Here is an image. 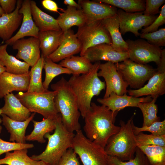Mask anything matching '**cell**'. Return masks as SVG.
Returning a JSON list of instances; mask_svg holds the SVG:
<instances>
[{
	"instance_id": "obj_1",
	"label": "cell",
	"mask_w": 165,
	"mask_h": 165,
	"mask_svg": "<svg viewBox=\"0 0 165 165\" xmlns=\"http://www.w3.org/2000/svg\"><path fill=\"white\" fill-rule=\"evenodd\" d=\"M118 113H113L107 107L91 102L84 118L86 137L104 149L109 138L120 129V127L114 124Z\"/></svg>"
},
{
	"instance_id": "obj_2",
	"label": "cell",
	"mask_w": 165,
	"mask_h": 165,
	"mask_svg": "<svg viewBox=\"0 0 165 165\" xmlns=\"http://www.w3.org/2000/svg\"><path fill=\"white\" fill-rule=\"evenodd\" d=\"M101 64L100 61L95 62L88 73L72 75L68 81L76 96L78 108L83 119L90 108L92 98L99 95L106 88L105 82L102 81L97 75Z\"/></svg>"
},
{
	"instance_id": "obj_3",
	"label": "cell",
	"mask_w": 165,
	"mask_h": 165,
	"mask_svg": "<svg viewBox=\"0 0 165 165\" xmlns=\"http://www.w3.org/2000/svg\"><path fill=\"white\" fill-rule=\"evenodd\" d=\"M56 91L54 101L56 108L61 115L63 125L69 131L74 132L81 130L79 120L81 116L76 96L68 81L64 77L51 85Z\"/></svg>"
},
{
	"instance_id": "obj_4",
	"label": "cell",
	"mask_w": 165,
	"mask_h": 165,
	"mask_svg": "<svg viewBox=\"0 0 165 165\" xmlns=\"http://www.w3.org/2000/svg\"><path fill=\"white\" fill-rule=\"evenodd\" d=\"M75 134L69 131L63 125L61 116L56 123L54 133L45 134L44 138L48 142L42 153L30 157L35 161L41 160L50 165H57L61 158L69 148H71Z\"/></svg>"
},
{
	"instance_id": "obj_5",
	"label": "cell",
	"mask_w": 165,
	"mask_h": 165,
	"mask_svg": "<svg viewBox=\"0 0 165 165\" xmlns=\"http://www.w3.org/2000/svg\"><path fill=\"white\" fill-rule=\"evenodd\" d=\"M133 122L132 117L126 123L120 121L119 131L109 138L104 148L107 155L122 161L134 158L137 143L132 127Z\"/></svg>"
},
{
	"instance_id": "obj_6",
	"label": "cell",
	"mask_w": 165,
	"mask_h": 165,
	"mask_svg": "<svg viewBox=\"0 0 165 165\" xmlns=\"http://www.w3.org/2000/svg\"><path fill=\"white\" fill-rule=\"evenodd\" d=\"M56 93L48 90L40 93L19 92L15 96L30 112L38 113L46 118L60 114L54 101Z\"/></svg>"
},
{
	"instance_id": "obj_7",
	"label": "cell",
	"mask_w": 165,
	"mask_h": 165,
	"mask_svg": "<svg viewBox=\"0 0 165 165\" xmlns=\"http://www.w3.org/2000/svg\"><path fill=\"white\" fill-rule=\"evenodd\" d=\"M71 148L83 165H108L104 149L87 138L81 130L76 132Z\"/></svg>"
},
{
	"instance_id": "obj_8",
	"label": "cell",
	"mask_w": 165,
	"mask_h": 165,
	"mask_svg": "<svg viewBox=\"0 0 165 165\" xmlns=\"http://www.w3.org/2000/svg\"><path fill=\"white\" fill-rule=\"evenodd\" d=\"M115 64L124 81L135 90L143 87L156 70L151 66L138 64L129 59Z\"/></svg>"
},
{
	"instance_id": "obj_9",
	"label": "cell",
	"mask_w": 165,
	"mask_h": 165,
	"mask_svg": "<svg viewBox=\"0 0 165 165\" xmlns=\"http://www.w3.org/2000/svg\"><path fill=\"white\" fill-rule=\"evenodd\" d=\"M75 34L82 44L80 56L90 47L101 44H112L110 35L101 20L87 22L78 27Z\"/></svg>"
},
{
	"instance_id": "obj_10",
	"label": "cell",
	"mask_w": 165,
	"mask_h": 165,
	"mask_svg": "<svg viewBox=\"0 0 165 165\" xmlns=\"http://www.w3.org/2000/svg\"><path fill=\"white\" fill-rule=\"evenodd\" d=\"M126 42L128 47L129 59L138 64H147L151 62L158 65L160 61L162 50L160 47L152 45L141 39H128Z\"/></svg>"
},
{
	"instance_id": "obj_11",
	"label": "cell",
	"mask_w": 165,
	"mask_h": 165,
	"mask_svg": "<svg viewBox=\"0 0 165 165\" xmlns=\"http://www.w3.org/2000/svg\"><path fill=\"white\" fill-rule=\"evenodd\" d=\"M130 96L138 97L150 95L153 98L165 94V50H162L160 61L153 75L144 86L136 90L130 89Z\"/></svg>"
},
{
	"instance_id": "obj_12",
	"label": "cell",
	"mask_w": 165,
	"mask_h": 165,
	"mask_svg": "<svg viewBox=\"0 0 165 165\" xmlns=\"http://www.w3.org/2000/svg\"><path fill=\"white\" fill-rule=\"evenodd\" d=\"M99 70L97 75L104 78L106 85V91L103 98L108 97L112 93L119 96L127 93L128 86L117 71L114 63L107 61L101 64Z\"/></svg>"
},
{
	"instance_id": "obj_13",
	"label": "cell",
	"mask_w": 165,
	"mask_h": 165,
	"mask_svg": "<svg viewBox=\"0 0 165 165\" xmlns=\"http://www.w3.org/2000/svg\"><path fill=\"white\" fill-rule=\"evenodd\" d=\"M143 12L128 13L121 9L117 10V14L119 22V28L121 34L130 32L136 36H139L138 31L143 27L150 25L157 17L156 15H147Z\"/></svg>"
},
{
	"instance_id": "obj_14",
	"label": "cell",
	"mask_w": 165,
	"mask_h": 165,
	"mask_svg": "<svg viewBox=\"0 0 165 165\" xmlns=\"http://www.w3.org/2000/svg\"><path fill=\"white\" fill-rule=\"evenodd\" d=\"M12 46L13 49L18 50L16 58L23 60L31 68L41 57L40 42L37 38H23L16 41Z\"/></svg>"
},
{
	"instance_id": "obj_15",
	"label": "cell",
	"mask_w": 165,
	"mask_h": 165,
	"mask_svg": "<svg viewBox=\"0 0 165 165\" xmlns=\"http://www.w3.org/2000/svg\"><path fill=\"white\" fill-rule=\"evenodd\" d=\"M78 3L88 21L101 20L117 14L116 7L95 0H79Z\"/></svg>"
},
{
	"instance_id": "obj_16",
	"label": "cell",
	"mask_w": 165,
	"mask_h": 165,
	"mask_svg": "<svg viewBox=\"0 0 165 165\" xmlns=\"http://www.w3.org/2000/svg\"><path fill=\"white\" fill-rule=\"evenodd\" d=\"M19 13L23 15L21 27L17 33L9 39L5 41L8 45L12 46L16 41L29 36L38 38L39 30L33 20L31 9L30 0L23 2Z\"/></svg>"
},
{
	"instance_id": "obj_17",
	"label": "cell",
	"mask_w": 165,
	"mask_h": 165,
	"mask_svg": "<svg viewBox=\"0 0 165 165\" xmlns=\"http://www.w3.org/2000/svg\"><path fill=\"white\" fill-rule=\"evenodd\" d=\"M90 62L105 61L114 64L129 59L128 53L115 51L111 45L101 44L88 48L83 55Z\"/></svg>"
},
{
	"instance_id": "obj_18",
	"label": "cell",
	"mask_w": 165,
	"mask_h": 165,
	"mask_svg": "<svg viewBox=\"0 0 165 165\" xmlns=\"http://www.w3.org/2000/svg\"><path fill=\"white\" fill-rule=\"evenodd\" d=\"M81 49V42L70 29L64 32L63 40L57 49L47 57L55 63L80 53Z\"/></svg>"
},
{
	"instance_id": "obj_19",
	"label": "cell",
	"mask_w": 165,
	"mask_h": 165,
	"mask_svg": "<svg viewBox=\"0 0 165 165\" xmlns=\"http://www.w3.org/2000/svg\"><path fill=\"white\" fill-rule=\"evenodd\" d=\"M30 80V72L27 74L17 75L5 71L0 74V98L13 91L27 92Z\"/></svg>"
},
{
	"instance_id": "obj_20",
	"label": "cell",
	"mask_w": 165,
	"mask_h": 165,
	"mask_svg": "<svg viewBox=\"0 0 165 165\" xmlns=\"http://www.w3.org/2000/svg\"><path fill=\"white\" fill-rule=\"evenodd\" d=\"M152 98L150 95L145 97H135L128 96L126 93L122 96L112 93L106 98H98L97 101L101 105L107 107L113 113L118 112L127 107H137L139 103L151 101Z\"/></svg>"
},
{
	"instance_id": "obj_21",
	"label": "cell",
	"mask_w": 165,
	"mask_h": 165,
	"mask_svg": "<svg viewBox=\"0 0 165 165\" xmlns=\"http://www.w3.org/2000/svg\"><path fill=\"white\" fill-rule=\"evenodd\" d=\"M23 1L17 0L15 10L9 14H4L0 17V38L7 41L21 24L23 15L19 13Z\"/></svg>"
},
{
	"instance_id": "obj_22",
	"label": "cell",
	"mask_w": 165,
	"mask_h": 165,
	"mask_svg": "<svg viewBox=\"0 0 165 165\" xmlns=\"http://www.w3.org/2000/svg\"><path fill=\"white\" fill-rule=\"evenodd\" d=\"M4 98L5 104L1 108L2 114L12 120L19 121H25L30 117L31 112L13 94L9 93Z\"/></svg>"
},
{
	"instance_id": "obj_23",
	"label": "cell",
	"mask_w": 165,
	"mask_h": 165,
	"mask_svg": "<svg viewBox=\"0 0 165 165\" xmlns=\"http://www.w3.org/2000/svg\"><path fill=\"white\" fill-rule=\"evenodd\" d=\"M56 19L61 30L65 32L73 26L80 27L88 22L82 11L75 7L68 6L66 9L61 10Z\"/></svg>"
},
{
	"instance_id": "obj_24",
	"label": "cell",
	"mask_w": 165,
	"mask_h": 165,
	"mask_svg": "<svg viewBox=\"0 0 165 165\" xmlns=\"http://www.w3.org/2000/svg\"><path fill=\"white\" fill-rule=\"evenodd\" d=\"M35 114L33 112L27 120L22 121L12 120L4 114H2L3 125L10 133L9 141L12 142L25 143L26 130L29 123Z\"/></svg>"
},
{
	"instance_id": "obj_25",
	"label": "cell",
	"mask_w": 165,
	"mask_h": 165,
	"mask_svg": "<svg viewBox=\"0 0 165 165\" xmlns=\"http://www.w3.org/2000/svg\"><path fill=\"white\" fill-rule=\"evenodd\" d=\"M64 35V32L61 30L39 31L38 38L41 56L45 58L54 52L61 43Z\"/></svg>"
},
{
	"instance_id": "obj_26",
	"label": "cell",
	"mask_w": 165,
	"mask_h": 165,
	"mask_svg": "<svg viewBox=\"0 0 165 165\" xmlns=\"http://www.w3.org/2000/svg\"><path fill=\"white\" fill-rule=\"evenodd\" d=\"M101 22L110 35L112 41L111 46L113 49L118 52H127V44L123 39L120 32L117 14L103 19Z\"/></svg>"
},
{
	"instance_id": "obj_27",
	"label": "cell",
	"mask_w": 165,
	"mask_h": 165,
	"mask_svg": "<svg viewBox=\"0 0 165 165\" xmlns=\"http://www.w3.org/2000/svg\"><path fill=\"white\" fill-rule=\"evenodd\" d=\"M8 45L0 46V64L6 68V72L17 75L27 74L30 72V66L24 61H21L14 56L9 54L6 51Z\"/></svg>"
},
{
	"instance_id": "obj_28",
	"label": "cell",
	"mask_w": 165,
	"mask_h": 165,
	"mask_svg": "<svg viewBox=\"0 0 165 165\" xmlns=\"http://www.w3.org/2000/svg\"><path fill=\"white\" fill-rule=\"evenodd\" d=\"M30 5L33 20L39 31L61 30L57 20L42 10L35 1L30 0Z\"/></svg>"
},
{
	"instance_id": "obj_29",
	"label": "cell",
	"mask_w": 165,
	"mask_h": 165,
	"mask_svg": "<svg viewBox=\"0 0 165 165\" xmlns=\"http://www.w3.org/2000/svg\"><path fill=\"white\" fill-rule=\"evenodd\" d=\"M61 116L60 113L57 117L44 118L39 122L32 120L34 128L29 134L26 136V141H37L41 143L45 142V135L54 130L57 121Z\"/></svg>"
},
{
	"instance_id": "obj_30",
	"label": "cell",
	"mask_w": 165,
	"mask_h": 165,
	"mask_svg": "<svg viewBox=\"0 0 165 165\" xmlns=\"http://www.w3.org/2000/svg\"><path fill=\"white\" fill-rule=\"evenodd\" d=\"M59 64L70 70L73 75L87 74L93 66L91 62L84 56H72L61 61Z\"/></svg>"
},
{
	"instance_id": "obj_31",
	"label": "cell",
	"mask_w": 165,
	"mask_h": 165,
	"mask_svg": "<svg viewBox=\"0 0 165 165\" xmlns=\"http://www.w3.org/2000/svg\"><path fill=\"white\" fill-rule=\"evenodd\" d=\"M44 59L41 56L39 59L30 71V82L27 92L40 93L47 90H45L43 87L42 79Z\"/></svg>"
},
{
	"instance_id": "obj_32",
	"label": "cell",
	"mask_w": 165,
	"mask_h": 165,
	"mask_svg": "<svg viewBox=\"0 0 165 165\" xmlns=\"http://www.w3.org/2000/svg\"><path fill=\"white\" fill-rule=\"evenodd\" d=\"M43 68L45 71V77L42 85L46 90H48L50 83L56 76L63 74H72L70 70L53 62L48 57L45 58Z\"/></svg>"
},
{
	"instance_id": "obj_33",
	"label": "cell",
	"mask_w": 165,
	"mask_h": 165,
	"mask_svg": "<svg viewBox=\"0 0 165 165\" xmlns=\"http://www.w3.org/2000/svg\"><path fill=\"white\" fill-rule=\"evenodd\" d=\"M137 147L145 155L150 165H165V147L155 145Z\"/></svg>"
},
{
	"instance_id": "obj_34",
	"label": "cell",
	"mask_w": 165,
	"mask_h": 165,
	"mask_svg": "<svg viewBox=\"0 0 165 165\" xmlns=\"http://www.w3.org/2000/svg\"><path fill=\"white\" fill-rule=\"evenodd\" d=\"M95 1L108 4L115 7L119 8L123 10L126 12L128 13L144 11L145 8V1L144 0H96Z\"/></svg>"
},
{
	"instance_id": "obj_35",
	"label": "cell",
	"mask_w": 165,
	"mask_h": 165,
	"mask_svg": "<svg viewBox=\"0 0 165 165\" xmlns=\"http://www.w3.org/2000/svg\"><path fill=\"white\" fill-rule=\"evenodd\" d=\"M27 149L14 151L13 152H8L5 157L0 159V165H31L35 162L27 155Z\"/></svg>"
},
{
	"instance_id": "obj_36",
	"label": "cell",
	"mask_w": 165,
	"mask_h": 165,
	"mask_svg": "<svg viewBox=\"0 0 165 165\" xmlns=\"http://www.w3.org/2000/svg\"><path fill=\"white\" fill-rule=\"evenodd\" d=\"M158 97H156L150 101L138 104V107L141 110L143 117L142 127L148 126L154 122L160 121V117L157 116V105L155 104Z\"/></svg>"
},
{
	"instance_id": "obj_37",
	"label": "cell",
	"mask_w": 165,
	"mask_h": 165,
	"mask_svg": "<svg viewBox=\"0 0 165 165\" xmlns=\"http://www.w3.org/2000/svg\"><path fill=\"white\" fill-rule=\"evenodd\" d=\"M135 155L134 159L127 161H122L106 155V160L108 165H150L145 155L138 147Z\"/></svg>"
},
{
	"instance_id": "obj_38",
	"label": "cell",
	"mask_w": 165,
	"mask_h": 165,
	"mask_svg": "<svg viewBox=\"0 0 165 165\" xmlns=\"http://www.w3.org/2000/svg\"><path fill=\"white\" fill-rule=\"evenodd\" d=\"M135 138L138 145H155L165 147V135L157 136L152 134H148L142 132L135 135Z\"/></svg>"
},
{
	"instance_id": "obj_39",
	"label": "cell",
	"mask_w": 165,
	"mask_h": 165,
	"mask_svg": "<svg viewBox=\"0 0 165 165\" xmlns=\"http://www.w3.org/2000/svg\"><path fill=\"white\" fill-rule=\"evenodd\" d=\"M132 127L134 134L136 135L141 132L147 131L157 136L165 135V120L162 121L154 122L148 126H144L141 127L136 126L133 122Z\"/></svg>"
},
{
	"instance_id": "obj_40",
	"label": "cell",
	"mask_w": 165,
	"mask_h": 165,
	"mask_svg": "<svg viewBox=\"0 0 165 165\" xmlns=\"http://www.w3.org/2000/svg\"><path fill=\"white\" fill-rule=\"evenodd\" d=\"M139 36L146 39L149 44L160 47L165 46V28H163L155 31L140 33Z\"/></svg>"
},
{
	"instance_id": "obj_41",
	"label": "cell",
	"mask_w": 165,
	"mask_h": 165,
	"mask_svg": "<svg viewBox=\"0 0 165 165\" xmlns=\"http://www.w3.org/2000/svg\"><path fill=\"white\" fill-rule=\"evenodd\" d=\"M33 144L20 143L5 141L0 138V155L10 151L32 148Z\"/></svg>"
},
{
	"instance_id": "obj_42",
	"label": "cell",
	"mask_w": 165,
	"mask_h": 165,
	"mask_svg": "<svg viewBox=\"0 0 165 165\" xmlns=\"http://www.w3.org/2000/svg\"><path fill=\"white\" fill-rule=\"evenodd\" d=\"M165 23V5L162 7L160 14L148 26L141 29V33L152 32L157 30L158 28Z\"/></svg>"
},
{
	"instance_id": "obj_43",
	"label": "cell",
	"mask_w": 165,
	"mask_h": 165,
	"mask_svg": "<svg viewBox=\"0 0 165 165\" xmlns=\"http://www.w3.org/2000/svg\"><path fill=\"white\" fill-rule=\"evenodd\" d=\"M57 165H81L77 154L72 148H70L62 156Z\"/></svg>"
},
{
	"instance_id": "obj_44",
	"label": "cell",
	"mask_w": 165,
	"mask_h": 165,
	"mask_svg": "<svg viewBox=\"0 0 165 165\" xmlns=\"http://www.w3.org/2000/svg\"><path fill=\"white\" fill-rule=\"evenodd\" d=\"M165 2V0H146L143 14L147 15H155L160 13L159 8Z\"/></svg>"
},
{
	"instance_id": "obj_45",
	"label": "cell",
	"mask_w": 165,
	"mask_h": 165,
	"mask_svg": "<svg viewBox=\"0 0 165 165\" xmlns=\"http://www.w3.org/2000/svg\"><path fill=\"white\" fill-rule=\"evenodd\" d=\"M17 0H0V4L5 14L12 13L16 9Z\"/></svg>"
},
{
	"instance_id": "obj_46",
	"label": "cell",
	"mask_w": 165,
	"mask_h": 165,
	"mask_svg": "<svg viewBox=\"0 0 165 165\" xmlns=\"http://www.w3.org/2000/svg\"><path fill=\"white\" fill-rule=\"evenodd\" d=\"M42 4L45 9L55 12L59 13L58 10H62L63 9L58 7L57 4L52 0H43L41 1Z\"/></svg>"
},
{
	"instance_id": "obj_47",
	"label": "cell",
	"mask_w": 165,
	"mask_h": 165,
	"mask_svg": "<svg viewBox=\"0 0 165 165\" xmlns=\"http://www.w3.org/2000/svg\"><path fill=\"white\" fill-rule=\"evenodd\" d=\"M64 3L68 6L74 7L79 9V6L78 4L74 0H64Z\"/></svg>"
},
{
	"instance_id": "obj_48",
	"label": "cell",
	"mask_w": 165,
	"mask_h": 165,
	"mask_svg": "<svg viewBox=\"0 0 165 165\" xmlns=\"http://www.w3.org/2000/svg\"><path fill=\"white\" fill-rule=\"evenodd\" d=\"M31 165H50L42 161H35Z\"/></svg>"
},
{
	"instance_id": "obj_49",
	"label": "cell",
	"mask_w": 165,
	"mask_h": 165,
	"mask_svg": "<svg viewBox=\"0 0 165 165\" xmlns=\"http://www.w3.org/2000/svg\"><path fill=\"white\" fill-rule=\"evenodd\" d=\"M6 68L0 64V74L6 71Z\"/></svg>"
},
{
	"instance_id": "obj_50",
	"label": "cell",
	"mask_w": 165,
	"mask_h": 165,
	"mask_svg": "<svg viewBox=\"0 0 165 165\" xmlns=\"http://www.w3.org/2000/svg\"><path fill=\"white\" fill-rule=\"evenodd\" d=\"M4 14H5V13L0 4V17L2 16Z\"/></svg>"
},
{
	"instance_id": "obj_51",
	"label": "cell",
	"mask_w": 165,
	"mask_h": 165,
	"mask_svg": "<svg viewBox=\"0 0 165 165\" xmlns=\"http://www.w3.org/2000/svg\"><path fill=\"white\" fill-rule=\"evenodd\" d=\"M2 114V110L1 108H0V124L2 122V119H1L0 116Z\"/></svg>"
},
{
	"instance_id": "obj_52",
	"label": "cell",
	"mask_w": 165,
	"mask_h": 165,
	"mask_svg": "<svg viewBox=\"0 0 165 165\" xmlns=\"http://www.w3.org/2000/svg\"><path fill=\"white\" fill-rule=\"evenodd\" d=\"M2 130V127L0 124V134L1 133Z\"/></svg>"
}]
</instances>
